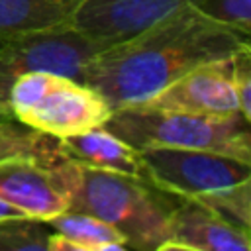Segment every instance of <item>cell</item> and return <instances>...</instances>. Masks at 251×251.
<instances>
[{"label": "cell", "mask_w": 251, "mask_h": 251, "mask_svg": "<svg viewBox=\"0 0 251 251\" xmlns=\"http://www.w3.org/2000/svg\"><path fill=\"white\" fill-rule=\"evenodd\" d=\"M245 45H249L247 35L184 4L141 31L100 49L86 63L80 80L114 112L153 98L188 71L227 59Z\"/></svg>", "instance_id": "1"}, {"label": "cell", "mask_w": 251, "mask_h": 251, "mask_svg": "<svg viewBox=\"0 0 251 251\" xmlns=\"http://www.w3.org/2000/svg\"><path fill=\"white\" fill-rule=\"evenodd\" d=\"M53 169L67 192L69 210L108 222L131 249H161L175 206L171 194L157 190L143 178L94 169L65 157L55 161Z\"/></svg>", "instance_id": "2"}, {"label": "cell", "mask_w": 251, "mask_h": 251, "mask_svg": "<svg viewBox=\"0 0 251 251\" xmlns=\"http://www.w3.org/2000/svg\"><path fill=\"white\" fill-rule=\"evenodd\" d=\"M249 124L241 114L208 116L127 106L114 110L104 127L133 149H198L251 163Z\"/></svg>", "instance_id": "3"}, {"label": "cell", "mask_w": 251, "mask_h": 251, "mask_svg": "<svg viewBox=\"0 0 251 251\" xmlns=\"http://www.w3.org/2000/svg\"><path fill=\"white\" fill-rule=\"evenodd\" d=\"M6 100L16 122L55 139L100 127L112 116V108L92 86L47 71L16 78Z\"/></svg>", "instance_id": "4"}, {"label": "cell", "mask_w": 251, "mask_h": 251, "mask_svg": "<svg viewBox=\"0 0 251 251\" xmlns=\"http://www.w3.org/2000/svg\"><path fill=\"white\" fill-rule=\"evenodd\" d=\"M141 178L178 200L251 180V163L198 149H137Z\"/></svg>", "instance_id": "5"}, {"label": "cell", "mask_w": 251, "mask_h": 251, "mask_svg": "<svg viewBox=\"0 0 251 251\" xmlns=\"http://www.w3.org/2000/svg\"><path fill=\"white\" fill-rule=\"evenodd\" d=\"M100 41L88 37L75 25L47 31L24 33L0 41V98L16 78L27 73L47 71L73 78H82V71L92 55L104 49Z\"/></svg>", "instance_id": "6"}, {"label": "cell", "mask_w": 251, "mask_h": 251, "mask_svg": "<svg viewBox=\"0 0 251 251\" xmlns=\"http://www.w3.org/2000/svg\"><path fill=\"white\" fill-rule=\"evenodd\" d=\"M135 106L153 108V110H171V112L208 114V116L241 114L231 84L229 57L210 61L188 71L186 75L165 86L161 92H157L153 98Z\"/></svg>", "instance_id": "7"}, {"label": "cell", "mask_w": 251, "mask_h": 251, "mask_svg": "<svg viewBox=\"0 0 251 251\" xmlns=\"http://www.w3.org/2000/svg\"><path fill=\"white\" fill-rule=\"evenodd\" d=\"M0 198L29 218L47 222L69 210L53 163L35 159H8L0 163Z\"/></svg>", "instance_id": "8"}, {"label": "cell", "mask_w": 251, "mask_h": 251, "mask_svg": "<svg viewBox=\"0 0 251 251\" xmlns=\"http://www.w3.org/2000/svg\"><path fill=\"white\" fill-rule=\"evenodd\" d=\"M188 0H86L71 25L88 37L110 45L165 18Z\"/></svg>", "instance_id": "9"}, {"label": "cell", "mask_w": 251, "mask_h": 251, "mask_svg": "<svg viewBox=\"0 0 251 251\" xmlns=\"http://www.w3.org/2000/svg\"><path fill=\"white\" fill-rule=\"evenodd\" d=\"M249 235L194 200H176L159 251H249Z\"/></svg>", "instance_id": "10"}, {"label": "cell", "mask_w": 251, "mask_h": 251, "mask_svg": "<svg viewBox=\"0 0 251 251\" xmlns=\"http://www.w3.org/2000/svg\"><path fill=\"white\" fill-rule=\"evenodd\" d=\"M57 147L61 157L65 159H71L94 169L141 178L137 149L127 145L124 139H120L116 133H112L104 126L76 133V135L61 137L57 139Z\"/></svg>", "instance_id": "11"}, {"label": "cell", "mask_w": 251, "mask_h": 251, "mask_svg": "<svg viewBox=\"0 0 251 251\" xmlns=\"http://www.w3.org/2000/svg\"><path fill=\"white\" fill-rule=\"evenodd\" d=\"M53 229L47 251H118L127 249L124 235L108 222L86 214L67 210L51 220Z\"/></svg>", "instance_id": "12"}, {"label": "cell", "mask_w": 251, "mask_h": 251, "mask_svg": "<svg viewBox=\"0 0 251 251\" xmlns=\"http://www.w3.org/2000/svg\"><path fill=\"white\" fill-rule=\"evenodd\" d=\"M86 0H0V41L71 25Z\"/></svg>", "instance_id": "13"}, {"label": "cell", "mask_w": 251, "mask_h": 251, "mask_svg": "<svg viewBox=\"0 0 251 251\" xmlns=\"http://www.w3.org/2000/svg\"><path fill=\"white\" fill-rule=\"evenodd\" d=\"M8 159H35L55 163L61 159L57 139L12 118H0V163Z\"/></svg>", "instance_id": "14"}, {"label": "cell", "mask_w": 251, "mask_h": 251, "mask_svg": "<svg viewBox=\"0 0 251 251\" xmlns=\"http://www.w3.org/2000/svg\"><path fill=\"white\" fill-rule=\"evenodd\" d=\"M192 200L214 212L224 222L235 226L237 229L251 233V180L212 190Z\"/></svg>", "instance_id": "15"}, {"label": "cell", "mask_w": 251, "mask_h": 251, "mask_svg": "<svg viewBox=\"0 0 251 251\" xmlns=\"http://www.w3.org/2000/svg\"><path fill=\"white\" fill-rule=\"evenodd\" d=\"M53 229L35 218L0 220V251H47Z\"/></svg>", "instance_id": "16"}, {"label": "cell", "mask_w": 251, "mask_h": 251, "mask_svg": "<svg viewBox=\"0 0 251 251\" xmlns=\"http://www.w3.org/2000/svg\"><path fill=\"white\" fill-rule=\"evenodd\" d=\"M188 4L210 20L249 37L251 0H188Z\"/></svg>", "instance_id": "17"}, {"label": "cell", "mask_w": 251, "mask_h": 251, "mask_svg": "<svg viewBox=\"0 0 251 251\" xmlns=\"http://www.w3.org/2000/svg\"><path fill=\"white\" fill-rule=\"evenodd\" d=\"M231 84L237 96L239 112L251 122V45L241 47L229 57Z\"/></svg>", "instance_id": "18"}, {"label": "cell", "mask_w": 251, "mask_h": 251, "mask_svg": "<svg viewBox=\"0 0 251 251\" xmlns=\"http://www.w3.org/2000/svg\"><path fill=\"white\" fill-rule=\"evenodd\" d=\"M8 218H29V216H25L24 212H20L18 208H14L12 204L0 198V220H8Z\"/></svg>", "instance_id": "19"}, {"label": "cell", "mask_w": 251, "mask_h": 251, "mask_svg": "<svg viewBox=\"0 0 251 251\" xmlns=\"http://www.w3.org/2000/svg\"><path fill=\"white\" fill-rule=\"evenodd\" d=\"M0 118H12V112H10V106H8V100L0 98ZM14 120V118H12Z\"/></svg>", "instance_id": "20"}]
</instances>
